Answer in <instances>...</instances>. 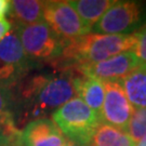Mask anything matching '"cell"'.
Returning <instances> with one entry per match:
<instances>
[{
    "label": "cell",
    "mask_w": 146,
    "mask_h": 146,
    "mask_svg": "<svg viewBox=\"0 0 146 146\" xmlns=\"http://www.w3.org/2000/svg\"><path fill=\"white\" fill-rule=\"evenodd\" d=\"M16 95L13 94L14 110L20 111V118L33 121L46 118L62 105L76 98L73 74L58 76L36 75L17 84Z\"/></svg>",
    "instance_id": "obj_1"
},
{
    "label": "cell",
    "mask_w": 146,
    "mask_h": 146,
    "mask_svg": "<svg viewBox=\"0 0 146 146\" xmlns=\"http://www.w3.org/2000/svg\"><path fill=\"white\" fill-rule=\"evenodd\" d=\"M136 37L131 35L87 34L67 43L64 56L72 60L76 67L95 64L120 53L133 51Z\"/></svg>",
    "instance_id": "obj_2"
},
{
    "label": "cell",
    "mask_w": 146,
    "mask_h": 146,
    "mask_svg": "<svg viewBox=\"0 0 146 146\" xmlns=\"http://www.w3.org/2000/svg\"><path fill=\"white\" fill-rule=\"evenodd\" d=\"M52 120L68 140L89 146L102 119L79 98H74L52 114Z\"/></svg>",
    "instance_id": "obj_3"
},
{
    "label": "cell",
    "mask_w": 146,
    "mask_h": 146,
    "mask_svg": "<svg viewBox=\"0 0 146 146\" xmlns=\"http://www.w3.org/2000/svg\"><path fill=\"white\" fill-rule=\"evenodd\" d=\"M27 58L31 62H54L64 56L68 42L54 33L44 21L14 27Z\"/></svg>",
    "instance_id": "obj_4"
},
{
    "label": "cell",
    "mask_w": 146,
    "mask_h": 146,
    "mask_svg": "<svg viewBox=\"0 0 146 146\" xmlns=\"http://www.w3.org/2000/svg\"><path fill=\"white\" fill-rule=\"evenodd\" d=\"M146 23L144 5L139 1H114L90 33L99 35H131Z\"/></svg>",
    "instance_id": "obj_5"
},
{
    "label": "cell",
    "mask_w": 146,
    "mask_h": 146,
    "mask_svg": "<svg viewBox=\"0 0 146 146\" xmlns=\"http://www.w3.org/2000/svg\"><path fill=\"white\" fill-rule=\"evenodd\" d=\"M31 65L15 29H11L0 41V87L14 89L26 76Z\"/></svg>",
    "instance_id": "obj_6"
},
{
    "label": "cell",
    "mask_w": 146,
    "mask_h": 146,
    "mask_svg": "<svg viewBox=\"0 0 146 146\" xmlns=\"http://www.w3.org/2000/svg\"><path fill=\"white\" fill-rule=\"evenodd\" d=\"M43 21L66 42L90 34L69 1H44Z\"/></svg>",
    "instance_id": "obj_7"
},
{
    "label": "cell",
    "mask_w": 146,
    "mask_h": 146,
    "mask_svg": "<svg viewBox=\"0 0 146 146\" xmlns=\"http://www.w3.org/2000/svg\"><path fill=\"white\" fill-rule=\"evenodd\" d=\"M105 99L101 111L102 122L127 132L134 108L127 99L119 81H103Z\"/></svg>",
    "instance_id": "obj_8"
},
{
    "label": "cell",
    "mask_w": 146,
    "mask_h": 146,
    "mask_svg": "<svg viewBox=\"0 0 146 146\" xmlns=\"http://www.w3.org/2000/svg\"><path fill=\"white\" fill-rule=\"evenodd\" d=\"M141 65L133 51L120 53L95 64L78 66L77 70L81 75L91 76L102 81H118L133 72Z\"/></svg>",
    "instance_id": "obj_9"
},
{
    "label": "cell",
    "mask_w": 146,
    "mask_h": 146,
    "mask_svg": "<svg viewBox=\"0 0 146 146\" xmlns=\"http://www.w3.org/2000/svg\"><path fill=\"white\" fill-rule=\"evenodd\" d=\"M66 141L60 128L47 117L29 121L20 133L22 146H62Z\"/></svg>",
    "instance_id": "obj_10"
},
{
    "label": "cell",
    "mask_w": 146,
    "mask_h": 146,
    "mask_svg": "<svg viewBox=\"0 0 146 146\" xmlns=\"http://www.w3.org/2000/svg\"><path fill=\"white\" fill-rule=\"evenodd\" d=\"M74 87L77 98L101 117L105 99V86L102 80L87 75L74 76Z\"/></svg>",
    "instance_id": "obj_11"
},
{
    "label": "cell",
    "mask_w": 146,
    "mask_h": 146,
    "mask_svg": "<svg viewBox=\"0 0 146 146\" xmlns=\"http://www.w3.org/2000/svg\"><path fill=\"white\" fill-rule=\"evenodd\" d=\"M118 81L134 110L146 108V65H140Z\"/></svg>",
    "instance_id": "obj_12"
},
{
    "label": "cell",
    "mask_w": 146,
    "mask_h": 146,
    "mask_svg": "<svg viewBox=\"0 0 146 146\" xmlns=\"http://www.w3.org/2000/svg\"><path fill=\"white\" fill-rule=\"evenodd\" d=\"M44 1L13 0L10 1L9 15L15 22V26H26L43 21Z\"/></svg>",
    "instance_id": "obj_13"
},
{
    "label": "cell",
    "mask_w": 146,
    "mask_h": 146,
    "mask_svg": "<svg viewBox=\"0 0 146 146\" xmlns=\"http://www.w3.org/2000/svg\"><path fill=\"white\" fill-rule=\"evenodd\" d=\"M70 5L89 31L98 23L104 13L114 3V0H73Z\"/></svg>",
    "instance_id": "obj_14"
},
{
    "label": "cell",
    "mask_w": 146,
    "mask_h": 146,
    "mask_svg": "<svg viewBox=\"0 0 146 146\" xmlns=\"http://www.w3.org/2000/svg\"><path fill=\"white\" fill-rule=\"evenodd\" d=\"M89 146H135V143L125 131L101 122L94 131Z\"/></svg>",
    "instance_id": "obj_15"
},
{
    "label": "cell",
    "mask_w": 146,
    "mask_h": 146,
    "mask_svg": "<svg viewBox=\"0 0 146 146\" xmlns=\"http://www.w3.org/2000/svg\"><path fill=\"white\" fill-rule=\"evenodd\" d=\"M0 127L10 135L20 136L15 121L13 92L10 89L0 87Z\"/></svg>",
    "instance_id": "obj_16"
},
{
    "label": "cell",
    "mask_w": 146,
    "mask_h": 146,
    "mask_svg": "<svg viewBox=\"0 0 146 146\" xmlns=\"http://www.w3.org/2000/svg\"><path fill=\"white\" fill-rule=\"evenodd\" d=\"M127 133L134 143L141 140L146 134V108L134 110L127 128Z\"/></svg>",
    "instance_id": "obj_17"
},
{
    "label": "cell",
    "mask_w": 146,
    "mask_h": 146,
    "mask_svg": "<svg viewBox=\"0 0 146 146\" xmlns=\"http://www.w3.org/2000/svg\"><path fill=\"white\" fill-rule=\"evenodd\" d=\"M136 37V46L133 50L141 65H146V23L134 33Z\"/></svg>",
    "instance_id": "obj_18"
},
{
    "label": "cell",
    "mask_w": 146,
    "mask_h": 146,
    "mask_svg": "<svg viewBox=\"0 0 146 146\" xmlns=\"http://www.w3.org/2000/svg\"><path fill=\"white\" fill-rule=\"evenodd\" d=\"M12 29L11 23L5 17H0V41L5 38Z\"/></svg>",
    "instance_id": "obj_19"
},
{
    "label": "cell",
    "mask_w": 146,
    "mask_h": 146,
    "mask_svg": "<svg viewBox=\"0 0 146 146\" xmlns=\"http://www.w3.org/2000/svg\"><path fill=\"white\" fill-rule=\"evenodd\" d=\"M20 136H12L7 131L0 127V146H7L10 142L19 139Z\"/></svg>",
    "instance_id": "obj_20"
},
{
    "label": "cell",
    "mask_w": 146,
    "mask_h": 146,
    "mask_svg": "<svg viewBox=\"0 0 146 146\" xmlns=\"http://www.w3.org/2000/svg\"><path fill=\"white\" fill-rule=\"evenodd\" d=\"M10 11V1L9 0H0V17H5Z\"/></svg>",
    "instance_id": "obj_21"
},
{
    "label": "cell",
    "mask_w": 146,
    "mask_h": 146,
    "mask_svg": "<svg viewBox=\"0 0 146 146\" xmlns=\"http://www.w3.org/2000/svg\"><path fill=\"white\" fill-rule=\"evenodd\" d=\"M62 146H84V145H80L78 143H76V142H74V141H70V140L67 139V141L65 142Z\"/></svg>",
    "instance_id": "obj_22"
},
{
    "label": "cell",
    "mask_w": 146,
    "mask_h": 146,
    "mask_svg": "<svg viewBox=\"0 0 146 146\" xmlns=\"http://www.w3.org/2000/svg\"><path fill=\"white\" fill-rule=\"evenodd\" d=\"M135 146H146V134L135 144Z\"/></svg>",
    "instance_id": "obj_23"
},
{
    "label": "cell",
    "mask_w": 146,
    "mask_h": 146,
    "mask_svg": "<svg viewBox=\"0 0 146 146\" xmlns=\"http://www.w3.org/2000/svg\"><path fill=\"white\" fill-rule=\"evenodd\" d=\"M7 146H22L21 142H20V137H19V139H16V140H14V141L10 142Z\"/></svg>",
    "instance_id": "obj_24"
}]
</instances>
